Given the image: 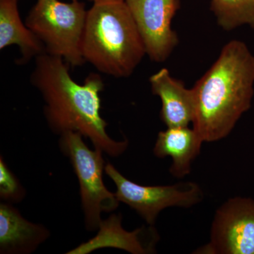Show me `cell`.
Segmentation results:
<instances>
[{"label": "cell", "instance_id": "15", "mask_svg": "<svg viewBox=\"0 0 254 254\" xmlns=\"http://www.w3.org/2000/svg\"><path fill=\"white\" fill-rule=\"evenodd\" d=\"M26 192L17 177L0 157V198L3 202L17 203L26 196Z\"/></svg>", "mask_w": 254, "mask_h": 254}, {"label": "cell", "instance_id": "10", "mask_svg": "<svg viewBox=\"0 0 254 254\" xmlns=\"http://www.w3.org/2000/svg\"><path fill=\"white\" fill-rule=\"evenodd\" d=\"M149 82L152 93L161 100L160 118L167 127H189L193 123L194 100L191 88L174 78L166 68L152 75Z\"/></svg>", "mask_w": 254, "mask_h": 254}, {"label": "cell", "instance_id": "17", "mask_svg": "<svg viewBox=\"0 0 254 254\" xmlns=\"http://www.w3.org/2000/svg\"><path fill=\"white\" fill-rule=\"evenodd\" d=\"M71 1H78V0H71Z\"/></svg>", "mask_w": 254, "mask_h": 254}, {"label": "cell", "instance_id": "1", "mask_svg": "<svg viewBox=\"0 0 254 254\" xmlns=\"http://www.w3.org/2000/svg\"><path fill=\"white\" fill-rule=\"evenodd\" d=\"M69 66L63 58L47 53L35 58L30 81L44 100L43 113L50 130L60 136L78 132L89 138L95 148L110 156L123 154L128 141L110 138L106 131L108 124L100 114L103 78L91 73L83 84H79L70 75Z\"/></svg>", "mask_w": 254, "mask_h": 254}, {"label": "cell", "instance_id": "14", "mask_svg": "<svg viewBox=\"0 0 254 254\" xmlns=\"http://www.w3.org/2000/svg\"><path fill=\"white\" fill-rule=\"evenodd\" d=\"M218 24L227 31L248 25L254 29V0H211Z\"/></svg>", "mask_w": 254, "mask_h": 254}, {"label": "cell", "instance_id": "11", "mask_svg": "<svg viewBox=\"0 0 254 254\" xmlns=\"http://www.w3.org/2000/svg\"><path fill=\"white\" fill-rule=\"evenodd\" d=\"M50 236L46 227L28 221L11 203H0V254L33 253Z\"/></svg>", "mask_w": 254, "mask_h": 254}, {"label": "cell", "instance_id": "6", "mask_svg": "<svg viewBox=\"0 0 254 254\" xmlns=\"http://www.w3.org/2000/svg\"><path fill=\"white\" fill-rule=\"evenodd\" d=\"M105 172L116 187L119 201L133 209L149 225H153L159 213L170 207L190 208L203 198V190L193 182H182L168 186H143L124 177L111 163Z\"/></svg>", "mask_w": 254, "mask_h": 254}, {"label": "cell", "instance_id": "9", "mask_svg": "<svg viewBox=\"0 0 254 254\" xmlns=\"http://www.w3.org/2000/svg\"><path fill=\"white\" fill-rule=\"evenodd\" d=\"M122 219L120 214H113L108 220L102 221L96 236L66 254H86L108 247L120 249L133 254L155 253L159 236L153 225L127 232L122 226Z\"/></svg>", "mask_w": 254, "mask_h": 254}, {"label": "cell", "instance_id": "3", "mask_svg": "<svg viewBox=\"0 0 254 254\" xmlns=\"http://www.w3.org/2000/svg\"><path fill=\"white\" fill-rule=\"evenodd\" d=\"M86 63L115 78L131 76L146 55L125 0H97L88 10L82 38Z\"/></svg>", "mask_w": 254, "mask_h": 254}, {"label": "cell", "instance_id": "4", "mask_svg": "<svg viewBox=\"0 0 254 254\" xmlns=\"http://www.w3.org/2000/svg\"><path fill=\"white\" fill-rule=\"evenodd\" d=\"M87 12L84 3L78 0H37L25 23L43 43L45 53L60 57L74 67L86 63L81 43Z\"/></svg>", "mask_w": 254, "mask_h": 254}, {"label": "cell", "instance_id": "8", "mask_svg": "<svg viewBox=\"0 0 254 254\" xmlns=\"http://www.w3.org/2000/svg\"><path fill=\"white\" fill-rule=\"evenodd\" d=\"M152 61H165L179 43L172 22L180 0H125Z\"/></svg>", "mask_w": 254, "mask_h": 254}, {"label": "cell", "instance_id": "12", "mask_svg": "<svg viewBox=\"0 0 254 254\" xmlns=\"http://www.w3.org/2000/svg\"><path fill=\"white\" fill-rule=\"evenodd\" d=\"M203 143L193 128L168 127L159 132L153 152L158 158L170 157L173 160L170 173L183 178L190 173L192 162L199 154Z\"/></svg>", "mask_w": 254, "mask_h": 254}, {"label": "cell", "instance_id": "16", "mask_svg": "<svg viewBox=\"0 0 254 254\" xmlns=\"http://www.w3.org/2000/svg\"><path fill=\"white\" fill-rule=\"evenodd\" d=\"M89 1H93V2H94V1H97V0H89Z\"/></svg>", "mask_w": 254, "mask_h": 254}, {"label": "cell", "instance_id": "7", "mask_svg": "<svg viewBox=\"0 0 254 254\" xmlns=\"http://www.w3.org/2000/svg\"><path fill=\"white\" fill-rule=\"evenodd\" d=\"M194 254H254V200L235 197L217 210L210 241Z\"/></svg>", "mask_w": 254, "mask_h": 254}, {"label": "cell", "instance_id": "5", "mask_svg": "<svg viewBox=\"0 0 254 254\" xmlns=\"http://www.w3.org/2000/svg\"><path fill=\"white\" fill-rule=\"evenodd\" d=\"M78 132H65L60 135L59 146L69 159L80 186L81 206L87 230L99 229L103 212H113L118 208L115 193L105 187L103 180L105 160L102 150L90 149Z\"/></svg>", "mask_w": 254, "mask_h": 254}, {"label": "cell", "instance_id": "2", "mask_svg": "<svg viewBox=\"0 0 254 254\" xmlns=\"http://www.w3.org/2000/svg\"><path fill=\"white\" fill-rule=\"evenodd\" d=\"M193 128L203 142L228 136L250 109L254 95V55L244 42L233 40L191 88Z\"/></svg>", "mask_w": 254, "mask_h": 254}, {"label": "cell", "instance_id": "13", "mask_svg": "<svg viewBox=\"0 0 254 254\" xmlns=\"http://www.w3.org/2000/svg\"><path fill=\"white\" fill-rule=\"evenodd\" d=\"M12 45L19 48V64L46 53L43 43L21 20L18 0H0V50Z\"/></svg>", "mask_w": 254, "mask_h": 254}]
</instances>
